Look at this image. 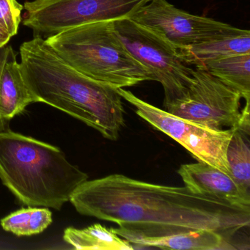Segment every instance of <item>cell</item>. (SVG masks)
<instances>
[{"mask_svg": "<svg viewBox=\"0 0 250 250\" xmlns=\"http://www.w3.org/2000/svg\"><path fill=\"white\" fill-rule=\"evenodd\" d=\"M162 33L178 49L241 32L230 24L192 15L175 8L167 0H151L125 17Z\"/></svg>", "mask_w": 250, "mask_h": 250, "instance_id": "9c48e42d", "label": "cell"}, {"mask_svg": "<svg viewBox=\"0 0 250 250\" xmlns=\"http://www.w3.org/2000/svg\"><path fill=\"white\" fill-rule=\"evenodd\" d=\"M20 56L23 79L37 103L80 120L107 140H118L125 122L118 89L73 68L42 38L23 43Z\"/></svg>", "mask_w": 250, "mask_h": 250, "instance_id": "7a4b0ae2", "label": "cell"}, {"mask_svg": "<svg viewBox=\"0 0 250 250\" xmlns=\"http://www.w3.org/2000/svg\"><path fill=\"white\" fill-rule=\"evenodd\" d=\"M23 9L17 0H0V27L11 37L18 33Z\"/></svg>", "mask_w": 250, "mask_h": 250, "instance_id": "ac0fdd59", "label": "cell"}, {"mask_svg": "<svg viewBox=\"0 0 250 250\" xmlns=\"http://www.w3.org/2000/svg\"><path fill=\"white\" fill-rule=\"evenodd\" d=\"M63 240L76 250H131L132 244L101 224L84 229L69 227L64 230Z\"/></svg>", "mask_w": 250, "mask_h": 250, "instance_id": "5bb4252c", "label": "cell"}, {"mask_svg": "<svg viewBox=\"0 0 250 250\" xmlns=\"http://www.w3.org/2000/svg\"><path fill=\"white\" fill-rule=\"evenodd\" d=\"M250 133L235 128L228 145L227 157L231 175L245 189L250 188Z\"/></svg>", "mask_w": 250, "mask_h": 250, "instance_id": "e0dca14e", "label": "cell"}, {"mask_svg": "<svg viewBox=\"0 0 250 250\" xmlns=\"http://www.w3.org/2000/svg\"><path fill=\"white\" fill-rule=\"evenodd\" d=\"M118 92L135 108L140 118L180 143L197 162L208 164L231 175L227 150L235 128H208L147 103L129 90L118 88Z\"/></svg>", "mask_w": 250, "mask_h": 250, "instance_id": "ba28073f", "label": "cell"}, {"mask_svg": "<svg viewBox=\"0 0 250 250\" xmlns=\"http://www.w3.org/2000/svg\"><path fill=\"white\" fill-rule=\"evenodd\" d=\"M11 38L12 37L7 32L0 27V48L8 44Z\"/></svg>", "mask_w": 250, "mask_h": 250, "instance_id": "d6986e66", "label": "cell"}, {"mask_svg": "<svg viewBox=\"0 0 250 250\" xmlns=\"http://www.w3.org/2000/svg\"><path fill=\"white\" fill-rule=\"evenodd\" d=\"M240 93L246 102L250 99V53L209 61L199 67Z\"/></svg>", "mask_w": 250, "mask_h": 250, "instance_id": "9a60e30c", "label": "cell"}, {"mask_svg": "<svg viewBox=\"0 0 250 250\" xmlns=\"http://www.w3.org/2000/svg\"><path fill=\"white\" fill-rule=\"evenodd\" d=\"M0 180L20 203L59 210L88 175L59 147L7 128L0 131Z\"/></svg>", "mask_w": 250, "mask_h": 250, "instance_id": "3957f363", "label": "cell"}, {"mask_svg": "<svg viewBox=\"0 0 250 250\" xmlns=\"http://www.w3.org/2000/svg\"><path fill=\"white\" fill-rule=\"evenodd\" d=\"M53 222L49 208L28 206L10 213L0 221L4 230L17 236H30L43 232Z\"/></svg>", "mask_w": 250, "mask_h": 250, "instance_id": "2e32d148", "label": "cell"}, {"mask_svg": "<svg viewBox=\"0 0 250 250\" xmlns=\"http://www.w3.org/2000/svg\"><path fill=\"white\" fill-rule=\"evenodd\" d=\"M241 99L236 90L208 71L195 68L184 94L164 107L172 115L208 128L227 127L250 132V102L241 109Z\"/></svg>", "mask_w": 250, "mask_h": 250, "instance_id": "5b68a950", "label": "cell"}, {"mask_svg": "<svg viewBox=\"0 0 250 250\" xmlns=\"http://www.w3.org/2000/svg\"><path fill=\"white\" fill-rule=\"evenodd\" d=\"M185 187L196 194L210 196L232 206L250 209V191L232 175L205 162L186 164L178 170Z\"/></svg>", "mask_w": 250, "mask_h": 250, "instance_id": "30bf717a", "label": "cell"}, {"mask_svg": "<svg viewBox=\"0 0 250 250\" xmlns=\"http://www.w3.org/2000/svg\"><path fill=\"white\" fill-rule=\"evenodd\" d=\"M178 53L184 63L195 68L209 61L250 54V32L242 30L234 36L180 48Z\"/></svg>", "mask_w": 250, "mask_h": 250, "instance_id": "7c38bea8", "label": "cell"}, {"mask_svg": "<svg viewBox=\"0 0 250 250\" xmlns=\"http://www.w3.org/2000/svg\"><path fill=\"white\" fill-rule=\"evenodd\" d=\"M151 0H33L25 2L23 24L46 39L77 26L115 21Z\"/></svg>", "mask_w": 250, "mask_h": 250, "instance_id": "52a82bcc", "label": "cell"}, {"mask_svg": "<svg viewBox=\"0 0 250 250\" xmlns=\"http://www.w3.org/2000/svg\"><path fill=\"white\" fill-rule=\"evenodd\" d=\"M45 40L73 68L115 88L155 81L153 74L121 42L113 21L77 26Z\"/></svg>", "mask_w": 250, "mask_h": 250, "instance_id": "277c9868", "label": "cell"}, {"mask_svg": "<svg viewBox=\"0 0 250 250\" xmlns=\"http://www.w3.org/2000/svg\"><path fill=\"white\" fill-rule=\"evenodd\" d=\"M131 55L153 74L165 91L164 105L181 97L192 80L193 68L183 62L178 49L162 33L128 18L113 21Z\"/></svg>", "mask_w": 250, "mask_h": 250, "instance_id": "8992f818", "label": "cell"}, {"mask_svg": "<svg viewBox=\"0 0 250 250\" xmlns=\"http://www.w3.org/2000/svg\"><path fill=\"white\" fill-rule=\"evenodd\" d=\"M225 237L212 229H199L155 237H134L131 244L168 250H212L222 248Z\"/></svg>", "mask_w": 250, "mask_h": 250, "instance_id": "4fadbf2b", "label": "cell"}, {"mask_svg": "<svg viewBox=\"0 0 250 250\" xmlns=\"http://www.w3.org/2000/svg\"><path fill=\"white\" fill-rule=\"evenodd\" d=\"M77 212L114 222L124 239L208 229L230 236L250 224V209L196 194L187 187L150 184L121 174L84 181L70 197Z\"/></svg>", "mask_w": 250, "mask_h": 250, "instance_id": "6da1fadb", "label": "cell"}, {"mask_svg": "<svg viewBox=\"0 0 250 250\" xmlns=\"http://www.w3.org/2000/svg\"><path fill=\"white\" fill-rule=\"evenodd\" d=\"M36 99L24 83L12 46L0 48V131Z\"/></svg>", "mask_w": 250, "mask_h": 250, "instance_id": "8fae6325", "label": "cell"}]
</instances>
